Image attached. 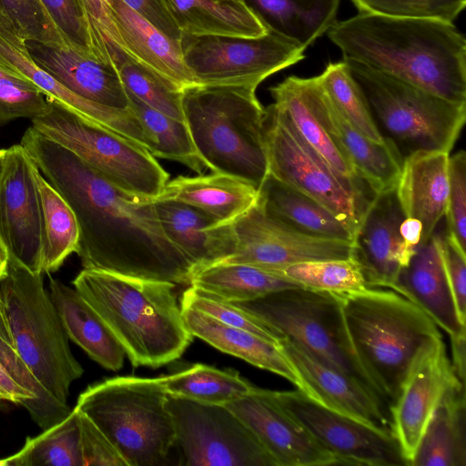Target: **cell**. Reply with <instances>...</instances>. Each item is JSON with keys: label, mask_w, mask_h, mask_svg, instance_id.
<instances>
[{"label": "cell", "mask_w": 466, "mask_h": 466, "mask_svg": "<svg viewBox=\"0 0 466 466\" xmlns=\"http://www.w3.org/2000/svg\"><path fill=\"white\" fill-rule=\"evenodd\" d=\"M20 144L72 209L83 268L190 285L194 268L166 236L152 198L116 187L32 126Z\"/></svg>", "instance_id": "1"}, {"label": "cell", "mask_w": 466, "mask_h": 466, "mask_svg": "<svg viewBox=\"0 0 466 466\" xmlns=\"http://www.w3.org/2000/svg\"><path fill=\"white\" fill-rule=\"evenodd\" d=\"M326 34L342 60L466 103V39L453 23L359 12Z\"/></svg>", "instance_id": "2"}, {"label": "cell", "mask_w": 466, "mask_h": 466, "mask_svg": "<svg viewBox=\"0 0 466 466\" xmlns=\"http://www.w3.org/2000/svg\"><path fill=\"white\" fill-rule=\"evenodd\" d=\"M72 284L103 319L134 367L164 366L181 357L192 342L174 283L83 268Z\"/></svg>", "instance_id": "3"}, {"label": "cell", "mask_w": 466, "mask_h": 466, "mask_svg": "<svg viewBox=\"0 0 466 466\" xmlns=\"http://www.w3.org/2000/svg\"><path fill=\"white\" fill-rule=\"evenodd\" d=\"M256 89L240 85L189 86L182 90V110L206 167L258 189L268 175V165L266 108Z\"/></svg>", "instance_id": "4"}, {"label": "cell", "mask_w": 466, "mask_h": 466, "mask_svg": "<svg viewBox=\"0 0 466 466\" xmlns=\"http://www.w3.org/2000/svg\"><path fill=\"white\" fill-rule=\"evenodd\" d=\"M340 297L355 352L389 410L413 360L441 331L420 307L391 289L368 288Z\"/></svg>", "instance_id": "5"}, {"label": "cell", "mask_w": 466, "mask_h": 466, "mask_svg": "<svg viewBox=\"0 0 466 466\" xmlns=\"http://www.w3.org/2000/svg\"><path fill=\"white\" fill-rule=\"evenodd\" d=\"M164 376H118L87 387L76 407L111 441L127 466L164 464L176 445Z\"/></svg>", "instance_id": "6"}, {"label": "cell", "mask_w": 466, "mask_h": 466, "mask_svg": "<svg viewBox=\"0 0 466 466\" xmlns=\"http://www.w3.org/2000/svg\"><path fill=\"white\" fill-rule=\"evenodd\" d=\"M0 300L20 357L46 391L68 405L70 386L84 369L70 350L42 274L9 258L0 279Z\"/></svg>", "instance_id": "7"}, {"label": "cell", "mask_w": 466, "mask_h": 466, "mask_svg": "<svg viewBox=\"0 0 466 466\" xmlns=\"http://www.w3.org/2000/svg\"><path fill=\"white\" fill-rule=\"evenodd\" d=\"M360 86L382 137L406 157L417 151L450 154L466 120L456 103L353 60H343Z\"/></svg>", "instance_id": "8"}, {"label": "cell", "mask_w": 466, "mask_h": 466, "mask_svg": "<svg viewBox=\"0 0 466 466\" xmlns=\"http://www.w3.org/2000/svg\"><path fill=\"white\" fill-rule=\"evenodd\" d=\"M264 138L268 176L317 201L354 237L378 193L330 167L273 103L266 107Z\"/></svg>", "instance_id": "9"}, {"label": "cell", "mask_w": 466, "mask_h": 466, "mask_svg": "<svg viewBox=\"0 0 466 466\" xmlns=\"http://www.w3.org/2000/svg\"><path fill=\"white\" fill-rule=\"evenodd\" d=\"M234 304L258 318L282 338L299 342L353 377L379 397L351 343L340 294L295 287Z\"/></svg>", "instance_id": "10"}, {"label": "cell", "mask_w": 466, "mask_h": 466, "mask_svg": "<svg viewBox=\"0 0 466 466\" xmlns=\"http://www.w3.org/2000/svg\"><path fill=\"white\" fill-rule=\"evenodd\" d=\"M46 137L66 147L116 187L147 198L160 195L168 173L142 145L47 98L31 120Z\"/></svg>", "instance_id": "11"}, {"label": "cell", "mask_w": 466, "mask_h": 466, "mask_svg": "<svg viewBox=\"0 0 466 466\" xmlns=\"http://www.w3.org/2000/svg\"><path fill=\"white\" fill-rule=\"evenodd\" d=\"M186 66L198 85L258 86L305 58L306 48L268 29L259 36L182 34Z\"/></svg>", "instance_id": "12"}, {"label": "cell", "mask_w": 466, "mask_h": 466, "mask_svg": "<svg viewBox=\"0 0 466 466\" xmlns=\"http://www.w3.org/2000/svg\"><path fill=\"white\" fill-rule=\"evenodd\" d=\"M167 405L182 464L276 466L253 433L226 405L200 403L170 394Z\"/></svg>", "instance_id": "13"}, {"label": "cell", "mask_w": 466, "mask_h": 466, "mask_svg": "<svg viewBox=\"0 0 466 466\" xmlns=\"http://www.w3.org/2000/svg\"><path fill=\"white\" fill-rule=\"evenodd\" d=\"M293 417L339 464L406 465L393 435L328 409L300 390H273Z\"/></svg>", "instance_id": "14"}, {"label": "cell", "mask_w": 466, "mask_h": 466, "mask_svg": "<svg viewBox=\"0 0 466 466\" xmlns=\"http://www.w3.org/2000/svg\"><path fill=\"white\" fill-rule=\"evenodd\" d=\"M232 225L236 249L221 262L248 264L279 273L297 263L352 255V242L299 232L269 216L258 202Z\"/></svg>", "instance_id": "15"}, {"label": "cell", "mask_w": 466, "mask_h": 466, "mask_svg": "<svg viewBox=\"0 0 466 466\" xmlns=\"http://www.w3.org/2000/svg\"><path fill=\"white\" fill-rule=\"evenodd\" d=\"M457 380L442 336L422 348L413 360L389 408L391 432L406 465L410 466L432 414Z\"/></svg>", "instance_id": "16"}, {"label": "cell", "mask_w": 466, "mask_h": 466, "mask_svg": "<svg viewBox=\"0 0 466 466\" xmlns=\"http://www.w3.org/2000/svg\"><path fill=\"white\" fill-rule=\"evenodd\" d=\"M34 163L21 144L5 148L0 177V242L9 258L41 273V212Z\"/></svg>", "instance_id": "17"}, {"label": "cell", "mask_w": 466, "mask_h": 466, "mask_svg": "<svg viewBox=\"0 0 466 466\" xmlns=\"http://www.w3.org/2000/svg\"><path fill=\"white\" fill-rule=\"evenodd\" d=\"M279 348L299 379V390L328 409L392 434L387 406L365 385L295 340L283 337Z\"/></svg>", "instance_id": "18"}, {"label": "cell", "mask_w": 466, "mask_h": 466, "mask_svg": "<svg viewBox=\"0 0 466 466\" xmlns=\"http://www.w3.org/2000/svg\"><path fill=\"white\" fill-rule=\"evenodd\" d=\"M248 428L276 466L338 465L276 400L273 390L252 386L226 405Z\"/></svg>", "instance_id": "19"}, {"label": "cell", "mask_w": 466, "mask_h": 466, "mask_svg": "<svg viewBox=\"0 0 466 466\" xmlns=\"http://www.w3.org/2000/svg\"><path fill=\"white\" fill-rule=\"evenodd\" d=\"M405 218L395 188L377 194L353 238L352 257L360 264L369 288L395 291L401 270L416 249L404 241Z\"/></svg>", "instance_id": "20"}, {"label": "cell", "mask_w": 466, "mask_h": 466, "mask_svg": "<svg viewBox=\"0 0 466 466\" xmlns=\"http://www.w3.org/2000/svg\"><path fill=\"white\" fill-rule=\"evenodd\" d=\"M0 66L32 82L47 98L86 118L142 145L147 150L154 145L152 137L131 108H110L76 96L34 62L23 40L8 39L0 35Z\"/></svg>", "instance_id": "21"}, {"label": "cell", "mask_w": 466, "mask_h": 466, "mask_svg": "<svg viewBox=\"0 0 466 466\" xmlns=\"http://www.w3.org/2000/svg\"><path fill=\"white\" fill-rule=\"evenodd\" d=\"M34 62L76 96L115 109H129L127 90L116 66L70 46L25 42Z\"/></svg>", "instance_id": "22"}, {"label": "cell", "mask_w": 466, "mask_h": 466, "mask_svg": "<svg viewBox=\"0 0 466 466\" xmlns=\"http://www.w3.org/2000/svg\"><path fill=\"white\" fill-rule=\"evenodd\" d=\"M153 199L166 236L190 262L194 274L234 253L237 238L232 222H220L179 201Z\"/></svg>", "instance_id": "23"}, {"label": "cell", "mask_w": 466, "mask_h": 466, "mask_svg": "<svg viewBox=\"0 0 466 466\" xmlns=\"http://www.w3.org/2000/svg\"><path fill=\"white\" fill-rule=\"evenodd\" d=\"M449 157L443 151H417L404 157L395 193L405 218L421 225L425 243L443 217L449 194Z\"/></svg>", "instance_id": "24"}, {"label": "cell", "mask_w": 466, "mask_h": 466, "mask_svg": "<svg viewBox=\"0 0 466 466\" xmlns=\"http://www.w3.org/2000/svg\"><path fill=\"white\" fill-rule=\"evenodd\" d=\"M395 292L420 307L449 338L466 332L459 319L435 232L420 245L401 270Z\"/></svg>", "instance_id": "25"}, {"label": "cell", "mask_w": 466, "mask_h": 466, "mask_svg": "<svg viewBox=\"0 0 466 466\" xmlns=\"http://www.w3.org/2000/svg\"><path fill=\"white\" fill-rule=\"evenodd\" d=\"M315 100L318 111L333 137L348 154L356 171L377 193L394 188L403 157L389 140L371 141L337 109L317 76Z\"/></svg>", "instance_id": "26"}, {"label": "cell", "mask_w": 466, "mask_h": 466, "mask_svg": "<svg viewBox=\"0 0 466 466\" xmlns=\"http://www.w3.org/2000/svg\"><path fill=\"white\" fill-rule=\"evenodd\" d=\"M316 84L317 76H288L269 88L273 104L287 116L302 138L330 167L346 177L365 181L324 124L316 106Z\"/></svg>", "instance_id": "27"}, {"label": "cell", "mask_w": 466, "mask_h": 466, "mask_svg": "<svg viewBox=\"0 0 466 466\" xmlns=\"http://www.w3.org/2000/svg\"><path fill=\"white\" fill-rule=\"evenodd\" d=\"M113 15L125 53L181 88L198 85L185 64L180 40L170 38L122 0H114Z\"/></svg>", "instance_id": "28"}, {"label": "cell", "mask_w": 466, "mask_h": 466, "mask_svg": "<svg viewBox=\"0 0 466 466\" xmlns=\"http://www.w3.org/2000/svg\"><path fill=\"white\" fill-rule=\"evenodd\" d=\"M49 288L68 339L105 369L119 370L125 350L99 314L75 288L51 277Z\"/></svg>", "instance_id": "29"}, {"label": "cell", "mask_w": 466, "mask_h": 466, "mask_svg": "<svg viewBox=\"0 0 466 466\" xmlns=\"http://www.w3.org/2000/svg\"><path fill=\"white\" fill-rule=\"evenodd\" d=\"M157 199L194 207L220 222H233L258 199V189L237 177L213 172L168 180Z\"/></svg>", "instance_id": "30"}, {"label": "cell", "mask_w": 466, "mask_h": 466, "mask_svg": "<svg viewBox=\"0 0 466 466\" xmlns=\"http://www.w3.org/2000/svg\"><path fill=\"white\" fill-rule=\"evenodd\" d=\"M181 311L186 328L193 337L255 367L279 375L299 388V379L279 345L219 322L193 308L181 306Z\"/></svg>", "instance_id": "31"}, {"label": "cell", "mask_w": 466, "mask_h": 466, "mask_svg": "<svg viewBox=\"0 0 466 466\" xmlns=\"http://www.w3.org/2000/svg\"><path fill=\"white\" fill-rule=\"evenodd\" d=\"M182 34L259 36L268 28L245 0H159Z\"/></svg>", "instance_id": "32"}, {"label": "cell", "mask_w": 466, "mask_h": 466, "mask_svg": "<svg viewBox=\"0 0 466 466\" xmlns=\"http://www.w3.org/2000/svg\"><path fill=\"white\" fill-rule=\"evenodd\" d=\"M0 396L23 405L46 430L66 418L72 409L55 400L20 357L0 300Z\"/></svg>", "instance_id": "33"}, {"label": "cell", "mask_w": 466, "mask_h": 466, "mask_svg": "<svg viewBox=\"0 0 466 466\" xmlns=\"http://www.w3.org/2000/svg\"><path fill=\"white\" fill-rule=\"evenodd\" d=\"M465 383L457 380L432 414L410 466H465Z\"/></svg>", "instance_id": "34"}, {"label": "cell", "mask_w": 466, "mask_h": 466, "mask_svg": "<svg viewBox=\"0 0 466 466\" xmlns=\"http://www.w3.org/2000/svg\"><path fill=\"white\" fill-rule=\"evenodd\" d=\"M258 202L269 216L299 232L353 242L352 233L331 212L268 175L258 188Z\"/></svg>", "instance_id": "35"}, {"label": "cell", "mask_w": 466, "mask_h": 466, "mask_svg": "<svg viewBox=\"0 0 466 466\" xmlns=\"http://www.w3.org/2000/svg\"><path fill=\"white\" fill-rule=\"evenodd\" d=\"M268 29L304 48L337 21L339 0H245Z\"/></svg>", "instance_id": "36"}, {"label": "cell", "mask_w": 466, "mask_h": 466, "mask_svg": "<svg viewBox=\"0 0 466 466\" xmlns=\"http://www.w3.org/2000/svg\"><path fill=\"white\" fill-rule=\"evenodd\" d=\"M189 286L211 298L230 303L249 301L278 290L302 287L279 273L252 265L227 262L198 270Z\"/></svg>", "instance_id": "37"}, {"label": "cell", "mask_w": 466, "mask_h": 466, "mask_svg": "<svg viewBox=\"0 0 466 466\" xmlns=\"http://www.w3.org/2000/svg\"><path fill=\"white\" fill-rule=\"evenodd\" d=\"M41 212V271H56L76 252L79 231L76 217L63 197L49 184L34 164Z\"/></svg>", "instance_id": "38"}, {"label": "cell", "mask_w": 466, "mask_h": 466, "mask_svg": "<svg viewBox=\"0 0 466 466\" xmlns=\"http://www.w3.org/2000/svg\"><path fill=\"white\" fill-rule=\"evenodd\" d=\"M35 465L83 466L76 407L39 435L27 437L18 452L0 459V466Z\"/></svg>", "instance_id": "39"}, {"label": "cell", "mask_w": 466, "mask_h": 466, "mask_svg": "<svg viewBox=\"0 0 466 466\" xmlns=\"http://www.w3.org/2000/svg\"><path fill=\"white\" fill-rule=\"evenodd\" d=\"M164 386L170 395L200 403L227 405L246 394L253 385L235 370L196 363L165 375Z\"/></svg>", "instance_id": "40"}, {"label": "cell", "mask_w": 466, "mask_h": 466, "mask_svg": "<svg viewBox=\"0 0 466 466\" xmlns=\"http://www.w3.org/2000/svg\"><path fill=\"white\" fill-rule=\"evenodd\" d=\"M127 94L129 107L154 140L150 154L154 157L179 162L202 174L207 167L196 150L186 122L150 107L127 91Z\"/></svg>", "instance_id": "41"}, {"label": "cell", "mask_w": 466, "mask_h": 466, "mask_svg": "<svg viewBox=\"0 0 466 466\" xmlns=\"http://www.w3.org/2000/svg\"><path fill=\"white\" fill-rule=\"evenodd\" d=\"M113 64L127 92L150 107L185 121L182 110L183 88L136 61L121 49L116 51Z\"/></svg>", "instance_id": "42"}, {"label": "cell", "mask_w": 466, "mask_h": 466, "mask_svg": "<svg viewBox=\"0 0 466 466\" xmlns=\"http://www.w3.org/2000/svg\"><path fill=\"white\" fill-rule=\"evenodd\" d=\"M318 77L329 100L355 129L371 141H384L364 93L343 60L328 64Z\"/></svg>", "instance_id": "43"}, {"label": "cell", "mask_w": 466, "mask_h": 466, "mask_svg": "<svg viewBox=\"0 0 466 466\" xmlns=\"http://www.w3.org/2000/svg\"><path fill=\"white\" fill-rule=\"evenodd\" d=\"M279 273L304 288L337 294L358 292L369 288L362 269L352 255L347 258L297 263Z\"/></svg>", "instance_id": "44"}, {"label": "cell", "mask_w": 466, "mask_h": 466, "mask_svg": "<svg viewBox=\"0 0 466 466\" xmlns=\"http://www.w3.org/2000/svg\"><path fill=\"white\" fill-rule=\"evenodd\" d=\"M0 5L24 42L70 46L42 0H0Z\"/></svg>", "instance_id": "45"}, {"label": "cell", "mask_w": 466, "mask_h": 466, "mask_svg": "<svg viewBox=\"0 0 466 466\" xmlns=\"http://www.w3.org/2000/svg\"><path fill=\"white\" fill-rule=\"evenodd\" d=\"M180 305L193 308L219 322L247 330L277 345L282 339L258 318L236 304L211 298L191 286L183 292Z\"/></svg>", "instance_id": "46"}, {"label": "cell", "mask_w": 466, "mask_h": 466, "mask_svg": "<svg viewBox=\"0 0 466 466\" xmlns=\"http://www.w3.org/2000/svg\"><path fill=\"white\" fill-rule=\"evenodd\" d=\"M47 107V97L29 80L0 66V127L17 118H33Z\"/></svg>", "instance_id": "47"}, {"label": "cell", "mask_w": 466, "mask_h": 466, "mask_svg": "<svg viewBox=\"0 0 466 466\" xmlns=\"http://www.w3.org/2000/svg\"><path fill=\"white\" fill-rule=\"evenodd\" d=\"M360 13L453 23L466 0H351Z\"/></svg>", "instance_id": "48"}, {"label": "cell", "mask_w": 466, "mask_h": 466, "mask_svg": "<svg viewBox=\"0 0 466 466\" xmlns=\"http://www.w3.org/2000/svg\"><path fill=\"white\" fill-rule=\"evenodd\" d=\"M95 56L113 65L120 38L113 15L114 0H76Z\"/></svg>", "instance_id": "49"}, {"label": "cell", "mask_w": 466, "mask_h": 466, "mask_svg": "<svg viewBox=\"0 0 466 466\" xmlns=\"http://www.w3.org/2000/svg\"><path fill=\"white\" fill-rule=\"evenodd\" d=\"M449 194L446 234L465 251L466 238V153L458 151L449 157Z\"/></svg>", "instance_id": "50"}, {"label": "cell", "mask_w": 466, "mask_h": 466, "mask_svg": "<svg viewBox=\"0 0 466 466\" xmlns=\"http://www.w3.org/2000/svg\"><path fill=\"white\" fill-rule=\"evenodd\" d=\"M67 44L85 56L96 58L76 0H42ZM97 59V58H96Z\"/></svg>", "instance_id": "51"}, {"label": "cell", "mask_w": 466, "mask_h": 466, "mask_svg": "<svg viewBox=\"0 0 466 466\" xmlns=\"http://www.w3.org/2000/svg\"><path fill=\"white\" fill-rule=\"evenodd\" d=\"M77 410L83 466H127L106 434L86 414Z\"/></svg>", "instance_id": "52"}, {"label": "cell", "mask_w": 466, "mask_h": 466, "mask_svg": "<svg viewBox=\"0 0 466 466\" xmlns=\"http://www.w3.org/2000/svg\"><path fill=\"white\" fill-rule=\"evenodd\" d=\"M441 249L459 319L466 325V253L446 233L441 235Z\"/></svg>", "instance_id": "53"}, {"label": "cell", "mask_w": 466, "mask_h": 466, "mask_svg": "<svg viewBox=\"0 0 466 466\" xmlns=\"http://www.w3.org/2000/svg\"><path fill=\"white\" fill-rule=\"evenodd\" d=\"M170 38L179 41L182 33L159 0H122Z\"/></svg>", "instance_id": "54"}, {"label": "cell", "mask_w": 466, "mask_h": 466, "mask_svg": "<svg viewBox=\"0 0 466 466\" xmlns=\"http://www.w3.org/2000/svg\"><path fill=\"white\" fill-rule=\"evenodd\" d=\"M465 338L466 332L450 338L451 346V366L457 378L465 383Z\"/></svg>", "instance_id": "55"}, {"label": "cell", "mask_w": 466, "mask_h": 466, "mask_svg": "<svg viewBox=\"0 0 466 466\" xmlns=\"http://www.w3.org/2000/svg\"><path fill=\"white\" fill-rule=\"evenodd\" d=\"M0 35L8 39H20L16 36L15 28L0 5Z\"/></svg>", "instance_id": "56"}, {"label": "cell", "mask_w": 466, "mask_h": 466, "mask_svg": "<svg viewBox=\"0 0 466 466\" xmlns=\"http://www.w3.org/2000/svg\"><path fill=\"white\" fill-rule=\"evenodd\" d=\"M9 263V254L4 245L0 242V279L5 274Z\"/></svg>", "instance_id": "57"}, {"label": "cell", "mask_w": 466, "mask_h": 466, "mask_svg": "<svg viewBox=\"0 0 466 466\" xmlns=\"http://www.w3.org/2000/svg\"><path fill=\"white\" fill-rule=\"evenodd\" d=\"M5 156V149H0V177L2 175V171H3V167H4Z\"/></svg>", "instance_id": "58"}, {"label": "cell", "mask_w": 466, "mask_h": 466, "mask_svg": "<svg viewBox=\"0 0 466 466\" xmlns=\"http://www.w3.org/2000/svg\"><path fill=\"white\" fill-rule=\"evenodd\" d=\"M2 400V399H1V397H0V400Z\"/></svg>", "instance_id": "59"}, {"label": "cell", "mask_w": 466, "mask_h": 466, "mask_svg": "<svg viewBox=\"0 0 466 466\" xmlns=\"http://www.w3.org/2000/svg\"><path fill=\"white\" fill-rule=\"evenodd\" d=\"M1 397V396H0Z\"/></svg>", "instance_id": "60"}]
</instances>
